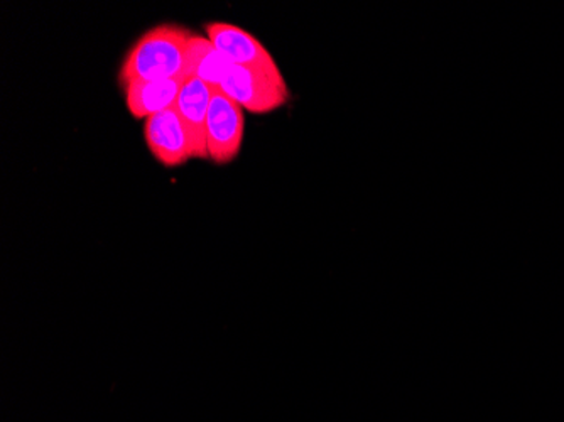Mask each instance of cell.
Returning <instances> with one entry per match:
<instances>
[{
	"label": "cell",
	"instance_id": "6da1fadb",
	"mask_svg": "<svg viewBox=\"0 0 564 422\" xmlns=\"http://www.w3.org/2000/svg\"><path fill=\"white\" fill-rule=\"evenodd\" d=\"M192 34L177 24H161L145 31L127 51L117 76L120 87L185 75L186 47Z\"/></svg>",
	"mask_w": 564,
	"mask_h": 422
},
{
	"label": "cell",
	"instance_id": "7a4b0ae2",
	"mask_svg": "<svg viewBox=\"0 0 564 422\" xmlns=\"http://www.w3.org/2000/svg\"><path fill=\"white\" fill-rule=\"evenodd\" d=\"M220 90L247 112L256 116L275 112L290 101L286 82H278L264 73L230 65Z\"/></svg>",
	"mask_w": 564,
	"mask_h": 422
},
{
	"label": "cell",
	"instance_id": "3957f363",
	"mask_svg": "<svg viewBox=\"0 0 564 422\" xmlns=\"http://www.w3.org/2000/svg\"><path fill=\"white\" fill-rule=\"evenodd\" d=\"M246 110L221 90L212 95L207 123L208 160L218 166L234 163L242 151Z\"/></svg>",
	"mask_w": 564,
	"mask_h": 422
},
{
	"label": "cell",
	"instance_id": "277c9868",
	"mask_svg": "<svg viewBox=\"0 0 564 422\" xmlns=\"http://www.w3.org/2000/svg\"><path fill=\"white\" fill-rule=\"evenodd\" d=\"M205 36L214 43L230 65L256 69L274 80L286 82L268 47L239 25L208 22L205 24Z\"/></svg>",
	"mask_w": 564,
	"mask_h": 422
},
{
	"label": "cell",
	"instance_id": "5b68a950",
	"mask_svg": "<svg viewBox=\"0 0 564 422\" xmlns=\"http://www.w3.org/2000/svg\"><path fill=\"white\" fill-rule=\"evenodd\" d=\"M144 139L152 158L167 170L183 166L193 160L188 132L176 109L149 117L145 120Z\"/></svg>",
	"mask_w": 564,
	"mask_h": 422
},
{
	"label": "cell",
	"instance_id": "8992f818",
	"mask_svg": "<svg viewBox=\"0 0 564 422\" xmlns=\"http://www.w3.org/2000/svg\"><path fill=\"white\" fill-rule=\"evenodd\" d=\"M214 91L203 82L188 78L174 105L188 132L193 160H208L207 123Z\"/></svg>",
	"mask_w": 564,
	"mask_h": 422
},
{
	"label": "cell",
	"instance_id": "52a82bcc",
	"mask_svg": "<svg viewBox=\"0 0 564 422\" xmlns=\"http://www.w3.org/2000/svg\"><path fill=\"white\" fill-rule=\"evenodd\" d=\"M188 82V76L182 75L167 80L138 82L127 85L123 90L126 107L135 119L148 120L149 117L174 109L182 88Z\"/></svg>",
	"mask_w": 564,
	"mask_h": 422
},
{
	"label": "cell",
	"instance_id": "ba28073f",
	"mask_svg": "<svg viewBox=\"0 0 564 422\" xmlns=\"http://www.w3.org/2000/svg\"><path fill=\"white\" fill-rule=\"evenodd\" d=\"M228 68H230V63L207 36L192 34L188 47H186L185 75L188 78L203 82L212 90H220Z\"/></svg>",
	"mask_w": 564,
	"mask_h": 422
}]
</instances>
